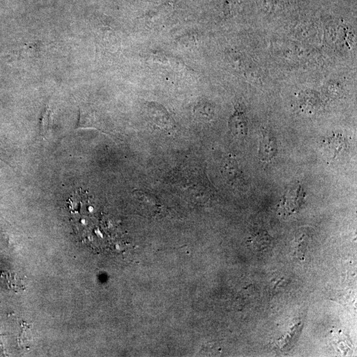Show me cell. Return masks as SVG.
Here are the masks:
<instances>
[{"instance_id": "7a4b0ae2", "label": "cell", "mask_w": 357, "mask_h": 357, "mask_svg": "<svg viewBox=\"0 0 357 357\" xmlns=\"http://www.w3.org/2000/svg\"><path fill=\"white\" fill-rule=\"evenodd\" d=\"M277 153V143L270 137L264 136L261 141L259 156L262 161H270Z\"/></svg>"}, {"instance_id": "3957f363", "label": "cell", "mask_w": 357, "mask_h": 357, "mask_svg": "<svg viewBox=\"0 0 357 357\" xmlns=\"http://www.w3.org/2000/svg\"><path fill=\"white\" fill-rule=\"evenodd\" d=\"M230 129L232 134L238 138H243L246 135L247 129L245 122L243 116L236 114L230 120Z\"/></svg>"}, {"instance_id": "6da1fadb", "label": "cell", "mask_w": 357, "mask_h": 357, "mask_svg": "<svg viewBox=\"0 0 357 357\" xmlns=\"http://www.w3.org/2000/svg\"><path fill=\"white\" fill-rule=\"evenodd\" d=\"M345 142L343 138L333 137L329 138L324 142V148L327 156L332 158H336L345 150Z\"/></svg>"}]
</instances>
